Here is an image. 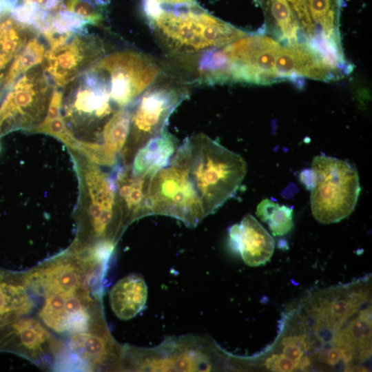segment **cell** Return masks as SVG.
<instances>
[{"mask_svg": "<svg viewBox=\"0 0 372 372\" xmlns=\"http://www.w3.org/2000/svg\"><path fill=\"white\" fill-rule=\"evenodd\" d=\"M63 344L35 318L22 316L0 320V352L17 354L39 367H53Z\"/></svg>", "mask_w": 372, "mask_h": 372, "instance_id": "5bb4252c", "label": "cell"}, {"mask_svg": "<svg viewBox=\"0 0 372 372\" xmlns=\"http://www.w3.org/2000/svg\"><path fill=\"white\" fill-rule=\"evenodd\" d=\"M130 112L125 107L114 112L102 128V144L112 153L122 152L130 132Z\"/></svg>", "mask_w": 372, "mask_h": 372, "instance_id": "484cf974", "label": "cell"}, {"mask_svg": "<svg viewBox=\"0 0 372 372\" xmlns=\"http://www.w3.org/2000/svg\"><path fill=\"white\" fill-rule=\"evenodd\" d=\"M147 287L143 278L132 274L118 281L110 292V302L114 314L121 320L136 316L145 307Z\"/></svg>", "mask_w": 372, "mask_h": 372, "instance_id": "44dd1931", "label": "cell"}, {"mask_svg": "<svg viewBox=\"0 0 372 372\" xmlns=\"http://www.w3.org/2000/svg\"><path fill=\"white\" fill-rule=\"evenodd\" d=\"M256 1L264 11L269 29L281 34H289L298 25L303 43L319 52L309 12V0Z\"/></svg>", "mask_w": 372, "mask_h": 372, "instance_id": "2e32d148", "label": "cell"}, {"mask_svg": "<svg viewBox=\"0 0 372 372\" xmlns=\"http://www.w3.org/2000/svg\"><path fill=\"white\" fill-rule=\"evenodd\" d=\"M28 132L43 133L54 136L75 152H78L81 141L69 130L61 114L53 119H43L39 125Z\"/></svg>", "mask_w": 372, "mask_h": 372, "instance_id": "f546056e", "label": "cell"}, {"mask_svg": "<svg viewBox=\"0 0 372 372\" xmlns=\"http://www.w3.org/2000/svg\"><path fill=\"white\" fill-rule=\"evenodd\" d=\"M229 236L231 248L240 254L246 265L258 267L270 260L274 240L251 214H246L239 224L231 226Z\"/></svg>", "mask_w": 372, "mask_h": 372, "instance_id": "ac0fdd59", "label": "cell"}, {"mask_svg": "<svg viewBox=\"0 0 372 372\" xmlns=\"http://www.w3.org/2000/svg\"><path fill=\"white\" fill-rule=\"evenodd\" d=\"M310 364L311 360L309 358L307 355H302L297 363L296 369L301 370L306 369Z\"/></svg>", "mask_w": 372, "mask_h": 372, "instance_id": "74e56055", "label": "cell"}, {"mask_svg": "<svg viewBox=\"0 0 372 372\" xmlns=\"http://www.w3.org/2000/svg\"><path fill=\"white\" fill-rule=\"evenodd\" d=\"M80 172L89 203L80 219L79 235L73 245L83 248L103 240L116 242L123 229L113 173L103 172L87 160Z\"/></svg>", "mask_w": 372, "mask_h": 372, "instance_id": "8992f818", "label": "cell"}, {"mask_svg": "<svg viewBox=\"0 0 372 372\" xmlns=\"http://www.w3.org/2000/svg\"><path fill=\"white\" fill-rule=\"evenodd\" d=\"M107 263L85 249L70 247L63 253L22 271L21 276L29 292L43 298L80 289L101 293L100 283Z\"/></svg>", "mask_w": 372, "mask_h": 372, "instance_id": "3957f363", "label": "cell"}, {"mask_svg": "<svg viewBox=\"0 0 372 372\" xmlns=\"http://www.w3.org/2000/svg\"><path fill=\"white\" fill-rule=\"evenodd\" d=\"M21 272L0 268V320L26 316L34 307Z\"/></svg>", "mask_w": 372, "mask_h": 372, "instance_id": "7402d4cb", "label": "cell"}, {"mask_svg": "<svg viewBox=\"0 0 372 372\" xmlns=\"http://www.w3.org/2000/svg\"><path fill=\"white\" fill-rule=\"evenodd\" d=\"M45 52L43 43L37 36L29 39L16 54L8 68L3 83L5 92L20 76L41 64Z\"/></svg>", "mask_w": 372, "mask_h": 372, "instance_id": "cb8c5ba5", "label": "cell"}, {"mask_svg": "<svg viewBox=\"0 0 372 372\" xmlns=\"http://www.w3.org/2000/svg\"><path fill=\"white\" fill-rule=\"evenodd\" d=\"M154 38L171 57L222 48L247 32L203 10L196 3L167 6L147 18Z\"/></svg>", "mask_w": 372, "mask_h": 372, "instance_id": "7a4b0ae2", "label": "cell"}, {"mask_svg": "<svg viewBox=\"0 0 372 372\" xmlns=\"http://www.w3.org/2000/svg\"><path fill=\"white\" fill-rule=\"evenodd\" d=\"M293 208L280 205L269 198L263 199L257 206V216L269 225L274 236H282L293 227Z\"/></svg>", "mask_w": 372, "mask_h": 372, "instance_id": "4316f807", "label": "cell"}, {"mask_svg": "<svg viewBox=\"0 0 372 372\" xmlns=\"http://www.w3.org/2000/svg\"><path fill=\"white\" fill-rule=\"evenodd\" d=\"M17 1L35 6L51 13H56L63 8L62 0H17Z\"/></svg>", "mask_w": 372, "mask_h": 372, "instance_id": "836d02e7", "label": "cell"}, {"mask_svg": "<svg viewBox=\"0 0 372 372\" xmlns=\"http://www.w3.org/2000/svg\"><path fill=\"white\" fill-rule=\"evenodd\" d=\"M123 352L103 326L69 335L57 354L52 369L94 371L114 368L121 362Z\"/></svg>", "mask_w": 372, "mask_h": 372, "instance_id": "4fadbf2b", "label": "cell"}, {"mask_svg": "<svg viewBox=\"0 0 372 372\" xmlns=\"http://www.w3.org/2000/svg\"><path fill=\"white\" fill-rule=\"evenodd\" d=\"M189 96L187 84L172 74H162L137 99L130 112V127L122 151L130 166L136 152L161 133L173 111Z\"/></svg>", "mask_w": 372, "mask_h": 372, "instance_id": "5b68a950", "label": "cell"}, {"mask_svg": "<svg viewBox=\"0 0 372 372\" xmlns=\"http://www.w3.org/2000/svg\"><path fill=\"white\" fill-rule=\"evenodd\" d=\"M94 65L104 73L111 101L119 108L134 103L161 74L152 58L132 50L105 55Z\"/></svg>", "mask_w": 372, "mask_h": 372, "instance_id": "8fae6325", "label": "cell"}, {"mask_svg": "<svg viewBox=\"0 0 372 372\" xmlns=\"http://www.w3.org/2000/svg\"><path fill=\"white\" fill-rule=\"evenodd\" d=\"M165 349L164 353L154 351L145 355L144 353L132 352L134 368L151 369V371H206L211 369L209 358L199 348H194L189 343L175 344Z\"/></svg>", "mask_w": 372, "mask_h": 372, "instance_id": "d6986e66", "label": "cell"}, {"mask_svg": "<svg viewBox=\"0 0 372 372\" xmlns=\"http://www.w3.org/2000/svg\"><path fill=\"white\" fill-rule=\"evenodd\" d=\"M175 154L187 171L205 217L236 193L247 173L240 155L202 133L187 138Z\"/></svg>", "mask_w": 372, "mask_h": 372, "instance_id": "6da1fadb", "label": "cell"}, {"mask_svg": "<svg viewBox=\"0 0 372 372\" xmlns=\"http://www.w3.org/2000/svg\"><path fill=\"white\" fill-rule=\"evenodd\" d=\"M39 316L54 331L68 335L106 325L101 293L88 289L47 297Z\"/></svg>", "mask_w": 372, "mask_h": 372, "instance_id": "7c38bea8", "label": "cell"}, {"mask_svg": "<svg viewBox=\"0 0 372 372\" xmlns=\"http://www.w3.org/2000/svg\"><path fill=\"white\" fill-rule=\"evenodd\" d=\"M104 73L94 65L63 90L64 121L74 134L97 132L114 113Z\"/></svg>", "mask_w": 372, "mask_h": 372, "instance_id": "52a82bcc", "label": "cell"}, {"mask_svg": "<svg viewBox=\"0 0 372 372\" xmlns=\"http://www.w3.org/2000/svg\"><path fill=\"white\" fill-rule=\"evenodd\" d=\"M178 147L176 138L165 128L136 152L130 165L132 173L152 177L169 164Z\"/></svg>", "mask_w": 372, "mask_h": 372, "instance_id": "ffe728a7", "label": "cell"}, {"mask_svg": "<svg viewBox=\"0 0 372 372\" xmlns=\"http://www.w3.org/2000/svg\"><path fill=\"white\" fill-rule=\"evenodd\" d=\"M149 200L152 214L175 218L189 227L205 217L187 171L175 154L169 164L152 176Z\"/></svg>", "mask_w": 372, "mask_h": 372, "instance_id": "30bf717a", "label": "cell"}, {"mask_svg": "<svg viewBox=\"0 0 372 372\" xmlns=\"http://www.w3.org/2000/svg\"><path fill=\"white\" fill-rule=\"evenodd\" d=\"M341 359V349L340 347H332L328 352L326 358V362L331 365L334 366L338 363Z\"/></svg>", "mask_w": 372, "mask_h": 372, "instance_id": "d590c367", "label": "cell"}, {"mask_svg": "<svg viewBox=\"0 0 372 372\" xmlns=\"http://www.w3.org/2000/svg\"><path fill=\"white\" fill-rule=\"evenodd\" d=\"M1 22V21H0Z\"/></svg>", "mask_w": 372, "mask_h": 372, "instance_id": "60d3db41", "label": "cell"}, {"mask_svg": "<svg viewBox=\"0 0 372 372\" xmlns=\"http://www.w3.org/2000/svg\"><path fill=\"white\" fill-rule=\"evenodd\" d=\"M4 92H5V90H3V88L0 87V102H1V99H2V98H3V95Z\"/></svg>", "mask_w": 372, "mask_h": 372, "instance_id": "f35d334b", "label": "cell"}, {"mask_svg": "<svg viewBox=\"0 0 372 372\" xmlns=\"http://www.w3.org/2000/svg\"><path fill=\"white\" fill-rule=\"evenodd\" d=\"M371 309L360 311L358 317L349 323L346 329L338 331L333 338V344L338 347L351 346L360 352L371 350Z\"/></svg>", "mask_w": 372, "mask_h": 372, "instance_id": "d4e9b609", "label": "cell"}, {"mask_svg": "<svg viewBox=\"0 0 372 372\" xmlns=\"http://www.w3.org/2000/svg\"><path fill=\"white\" fill-rule=\"evenodd\" d=\"M78 152L97 165L114 167L117 165V155L107 150L101 143L81 141Z\"/></svg>", "mask_w": 372, "mask_h": 372, "instance_id": "4dcf8cb0", "label": "cell"}, {"mask_svg": "<svg viewBox=\"0 0 372 372\" xmlns=\"http://www.w3.org/2000/svg\"><path fill=\"white\" fill-rule=\"evenodd\" d=\"M315 183L311 191L313 216L322 224L338 223L354 210L361 187L356 168L347 161L321 154L312 161Z\"/></svg>", "mask_w": 372, "mask_h": 372, "instance_id": "277c9868", "label": "cell"}, {"mask_svg": "<svg viewBox=\"0 0 372 372\" xmlns=\"http://www.w3.org/2000/svg\"><path fill=\"white\" fill-rule=\"evenodd\" d=\"M0 151H1V145H0Z\"/></svg>", "mask_w": 372, "mask_h": 372, "instance_id": "ab89813d", "label": "cell"}, {"mask_svg": "<svg viewBox=\"0 0 372 372\" xmlns=\"http://www.w3.org/2000/svg\"><path fill=\"white\" fill-rule=\"evenodd\" d=\"M107 0H66L63 9L80 17L90 25H102Z\"/></svg>", "mask_w": 372, "mask_h": 372, "instance_id": "83f0119b", "label": "cell"}, {"mask_svg": "<svg viewBox=\"0 0 372 372\" xmlns=\"http://www.w3.org/2000/svg\"><path fill=\"white\" fill-rule=\"evenodd\" d=\"M105 56L102 40L76 33L61 45L46 50L42 67L55 87H63Z\"/></svg>", "mask_w": 372, "mask_h": 372, "instance_id": "9a60e30c", "label": "cell"}, {"mask_svg": "<svg viewBox=\"0 0 372 372\" xmlns=\"http://www.w3.org/2000/svg\"><path fill=\"white\" fill-rule=\"evenodd\" d=\"M364 296L353 295L348 300L338 299L325 307L324 318L332 331L338 330L346 320L357 309L364 300Z\"/></svg>", "mask_w": 372, "mask_h": 372, "instance_id": "f1b7e54d", "label": "cell"}, {"mask_svg": "<svg viewBox=\"0 0 372 372\" xmlns=\"http://www.w3.org/2000/svg\"><path fill=\"white\" fill-rule=\"evenodd\" d=\"M282 344L285 345L282 354L297 365L298 360L303 355V348L306 349L305 336L302 335L286 337L282 340Z\"/></svg>", "mask_w": 372, "mask_h": 372, "instance_id": "1f68e13d", "label": "cell"}, {"mask_svg": "<svg viewBox=\"0 0 372 372\" xmlns=\"http://www.w3.org/2000/svg\"><path fill=\"white\" fill-rule=\"evenodd\" d=\"M300 182L304 185V187L311 190L315 183V174L313 170L311 169H306L302 170L299 175Z\"/></svg>", "mask_w": 372, "mask_h": 372, "instance_id": "e575fe53", "label": "cell"}, {"mask_svg": "<svg viewBox=\"0 0 372 372\" xmlns=\"http://www.w3.org/2000/svg\"><path fill=\"white\" fill-rule=\"evenodd\" d=\"M265 365L273 371L290 372L296 369V364L283 354L272 355L266 360Z\"/></svg>", "mask_w": 372, "mask_h": 372, "instance_id": "d6a6232c", "label": "cell"}, {"mask_svg": "<svg viewBox=\"0 0 372 372\" xmlns=\"http://www.w3.org/2000/svg\"><path fill=\"white\" fill-rule=\"evenodd\" d=\"M160 4L167 6H188L196 3V0H156Z\"/></svg>", "mask_w": 372, "mask_h": 372, "instance_id": "8d00e7d4", "label": "cell"}, {"mask_svg": "<svg viewBox=\"0 0 372 372\" xmlns=\"http://www.w3.org/2000/svg\"><path fill=\"white\" fill-rule=\"evenodd\" d=\"M53 89L41 64L20 76L6 90L0 104V137L39 125L46 114Z\"/></svg>", "mask_w": 372, "mask_h": 372, "instance_id": "ba28073f", "label": "cell"}, {"mask_svg": "<svg viewBox=\"0 0 372 372\" xmlns=\"http://www.w3.org/2000/svg\"><path fill=\"white\" fill-rule=\"evenodd\" d=\"M112 172L123 230L133 221L152 214L149 188L152 177L134 175L130 166L116 165Z\"/></svg>", "mask_w": 372, "mask_h": 372, "instance_id": "e0dca14e", "label": "cell"}, {"mask_svg": "<svg viewBox=\"0 0 372 372\" xmlns=\"http://www.w3.org/2000/svg\"><path fill=\"white\" fill-rule=\"evenodd\" d=\"M37 33L34 28L19 22L10 14L0 22V87H3L4 79L16 54Z\"/></svg>", "mask_w": 372, "mask_h": 372, "instance_id": "603a6c76", "label": "cell"}, {"mask_svg": "<svg viewBox=\"0 0 372 372\" xmlns=\"http://www.w3.org/2000/svg\"><path fill=\"white\" fill-rule=\"evenodd\" d=\"M281 45L273 37L247 33L220 48L225 82L267 84L279 80L276 63Z\"/></svg>", "mask_w": 372, "mask_h": 372, "instance_id": "9c48e42d", "label": "cell"}]
</instances>
